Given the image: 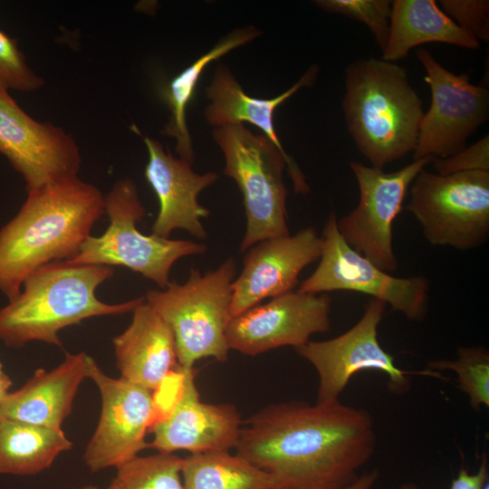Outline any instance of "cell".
Masks as SVG:
<instances>
[{
    "mask_svg": "<svg viewBox=\"0 0 489 489\" xmlns=\"http://www.w3.org/2000/svg\"><path fill=\"white\" fill-rule=\"evenodd\" d=\"M128 328L112 339L120 378L149 391L158 390L180 367L174 334L145 300L134 310Z\"/></svg>",
    "mask_w": 489,
    "mask_h": 489,
    "instance_id": "cell-20",
    "label": "cell"
},
{
    "mask_svg": "<svg viewBox=\"0 0 489 489\" xmlns=\"http://www.w3.org/2000/svg\"><path fill=\"white\" fill-rule=\"evenodd\" d=\"M428 243L475 249L489 237V171L440 176L421 170L407 206Z\"/></svg>",
    "mask_w": 489,
    "mask_h": 489,
    "instance_id": "cell-8",
    "label": "cell"
},
{
    "mask_svg": "<svg viewBox=\"0 0 489 489\" xmlns=\"http://www.w3.org/2000/svg\"><path fill=\"white\" fill-rule=\"evenodd\" d=\"M375 446L370 414L336 399L265 407L243 422L235 448L271 475L273 489H343Z\"/></svg>",
    "mask_w": 489,
    "mask_h": 489,
    "instance_id": "cell-1",
    "label": "cell"
},
{
    "mask_svg": "<svg viewBox=\"0 0 489 489\" xmlns=\"http://www.w3.org/2000/svg\"><path fill=\"white\" fill-rule=\"evenodd\" d=\"M242 424L235 406L200 401L195 369L181 368L176 397L151 426L154 437L149 447L168 454L228 451L237 445Z\"/></svg>",
    "mask_w": 489,
    "mask_h": 489,
    "instance_id": "cell-16",
    "label": "cell"
},
{
    "mask_svg": "<svg viewBox=\"0 0 489 489\" xmlns=\"http://www.w3.org/2000/svg\"><path fill=\"white\" fill-rule=\"evenodd\" d=\"M232 284V319L266 298L292 292L300 273L320 259L322 239L313 227L297 234L264 239L252 245Z\"/></svg>",
    "mask_w": 489,
    "mask_h": 489,
    "instance_id": "cell-17",
    "label": "cell"
},
{
    "mask_svg": "<svg viewBox=\"0 0 489 489\" xmlns=\"http://www.w3.org/2000/svg\"><path fill=\"white\" fill-rule=\"evenodd\" d=\"M260 34L261 32L253 25L232 31L208 52L158 88V95L170 111L168 121L161 133L175 139V149L179 158L190 165L194 163L193 144L187 124V109L194 98L197 85L206 67L232 50L250 43Z\"/></svg>",
    "mask_w": 489,
    "mask_h": 489,
    "instance_id": "cell-23",
    "label": "cell"
},
{
    "mask_svg": "<svg viewBox=\"0 0 489 489\" xmlns=\"http://www.w3.org/2000/svg\"><path fill=\"white\" fill-rule=\"evenodd\" d=\"M431 163L440 176L475 170L489 171V136L483 137L469 148L448 158H434Z\"/></svg>",
    "mask_w": 489,
    "mask_h": 489,
    "instance_id": "cell-31",
    "label": "cell"
},
{
    "mask_svg": "<svg viewBox=\"0 0 489 489\" xmlns=\"http://www.w3.org/2000/svg\"><path fill=\"white\" fill-rule=\"evenodd\" d=\"M428 43L455 45L469 50L480 42L458 26L434 0H394L389 34L381 59L397 62L409 51Z\"/></svg>",
    "mask_w": 489,
    "mask_h": 489,
    "instance_id": "cell-22",
    "label": "cell"
},
{
    "mask_svg": "<svg viewBox=\"0 0 489 489\" xmlns=\"http://www.w3.org/2000/svg\"><path fill=\"white\" fill-rule=\"evenodd\" d=\"M114 273L113 267L47 264L33 273L19 294L0 308V340L10 348L31 341L62 347V329L83 320L133 312L145 298L106 303L96 297L97 288Z\"/></svg>",
    "mask_w": 489,
    "mask_h": 489,
    "instance_id": "cell-3",
    "label": "cell"
},
{
    "mask_svg": "<svg viewBox=\"0 0 489 489\" xmlns=\"http://www.w3.org/2000/svg\"><path fill=\"white\" fill-rule=\"evenodd\" d=\"M331 298L289 292L233 318L226 329L229 350L255 356L273 349L298 348L314 333L331 330Z\"/></svg>",
    "mask_w": 489,
    "mask_h": 489,
    "instance_id": "cell-15",
    "label": "cell"
},
{
    "mask_svg": "<svg viewBox=\"0 0 489 489\" xmlns=\"http://www.w3.org/2000/svg\"><path fill=\"white\" fill-rule=\"evenodd\" d=\"M443 11L478 42L489 41L488 0H440Z\"/></svg>",
    "mask_w": 489,
    "mask_h": 489,
    "instance_id": "cell-30",
    "label": "cell"
},
{
    "mask_svg": "<svg viewBox=\"0 0 489 489\" xmlns=\"http://www.w3.org/2000/svg\"><path fill=\"white\" fill-rule=\"evenodd\" d=\"M12 386V379L4 371L0 370V406L4 402L5 398L10 392L9 389Z\"/></svg>",
    "mask_w": 489,
    "mask_h": 489,
    "instance_id": "cell-34",
    "label": "cell"
},
{
    "mask_svg": "<svg viewBox=\"0 0 489 489\" xmlns=\"http://www.w3.org/2000/svg\"><path fill=\"white\" fill-rule=\"evenodd\" d=\"M322 249L315 271L298 292L322 293L351 291L370 295L401 312L407 319L422 321L427 312L430 283L424 276L395 277L351 248L331 214L322 231Z\"/></svg>",
    "mask_w": 489,
    "mask_h": 489,
    "instance_id": "cell-9",
    "label": "cell"
},
{
    "mask_svg": "<svg viewBox=\"0 0 489 489\" xmlns=\"http://www.w3.org/2000/svg\"><path fill=\"white\" fill-rule=\"evenodd\" d=\"M182 462L172 453L137 455L116 468L107 489H184Z\"/></svg>",
    "mask_w": 489,
    "mask_h": 489,
    "instance_id": "cell-26",
    "label": "cell"
},
{
    "mask_svg": "<svg viewBox=\"0 0 489 489\" xmlns=\"http://www.w3.org/2000/svg\"><path fill=\"white\" fill-rule=\"evenodd\" d=\"M3 369V365L2 363L0 362V370Z\"/></svg>",
    "mask_w": 489,
    "mask_h": 489,
    "instance_id": "cell-36",
    "label": "cell"
},
{
    "mask_svg": "<svg viewBox=\"0 0 489 489\" xmlns=\"http://www.w3.org/2000/svg\"><path fill=\"white\" fill-rule=\"evenodd\" d=\"M103 213L101 191L78 177L27 192L0 229V292L11 301L36 270L72 258Z\"/></svg>",
    "mask_w": 489,
    "mask_h": 489,
    "instance_id": "cell-2",
    "label": "cell"
},
{
    "mask_svg": "<svg viewBox=\"0 0 489 489\" xmlns=\"http://www.w3.org/2000/svg\"><path fill=\"white\" fill-rule=\"evenodd\" d=\"M43 84V79L28 66L17 40L0 30V88L30 92Z\"/></svg>",
    "mask_w": 489,
    "mask_h": 489,
    "instance_id": "cell-29",
    "label": "cell"
},
{
    "mask_svg": "<svg viewBox=\"0 0 489 489\" xmlns=\"http://www.w3.org/2000/svg\"><path fill=\"white\" fill-rule=\"evenodd\" d=\"M142 139L149 155L145 177L159 202L152 234L169 238L174 230L183 229L196 238H205L206 232L201 219L210 212L198 203L197 196L218 176L215 172L197 174L192 165L173 157L159 141L149 136H142Z\"/></svg>",
    "mask_w": 489,
    "mask_h": 489,
    "instance_id": "cell-18",
    "label": "cell"
},
{
    "mask_svg": "<svg viewBox=\"0 0 489 489\" xmlns=\"http://www.w3.org/2000/svg\"><path fill=\"white\" fill-rule=\"evenodd\" d=\"M488 461L484 455L477 471L470 474L465 465H462L456 476L452 480L450 489H482L488 483ZM398 489H421L417 484L408 482L401 484Z\"/></svg>",
    "mask_w": 489,
    "mask_h": 489,
    "instance_id": "cell-32",
    "label": "cell"
},
{
    "mask_svg": "<svg viewBox=\"0 0 489 489\" xmlns=\"http://www.w3.org/2000/svg\"><path fill=\"white\" fill-rule=\"evenodd\" d=\"M212 135L225 156L224 174L235 181L244 198L246 231L240 252L264 239L290 235L283 170H288L296 193L310 191L298 165L289 162L268 138L254 134L244 123L216 128Z\"/></svg>",
    "mask_w": 489,
    "mask_h": 489,
    "instance_id": "cell-5",
    "label": "cell"
},
{
    "mask_svg": "<svg viewBox=\"0 0 489 489\" xmlns=\"http://www.w3.org/2000/svg\"><path fill=\"white\" fill-rule=\"evenodd\" d=\"M89 379L101 399L98 425L82 458L93 473L121 465L149 447L145 436L159 416L151 391L122 378L105 374L95 361Z\"/></svg>",
    "mask_w": 489,
    "mask_h": 489,
    "instance_id": "cell-13",
    "label": "cell"
},
{
    "mask_svg": "<svg viewBox=\"0 0 489 489\" xmlns=\"http://www.w3.org/2000/svg\"><path fill=\"white\" fill-rule=\"evenodd\" d=\"M430 370H452L457 375L458 388L469 398L475 411L489 406V353L483 347H459L455 360L428 362Z\"/></svg>",
    "mask_w": 489,
    "mask_h": 489,
    "instance_id": "cell-27",
    "label": "cell"
},
{
    "mask_svg": "<svg viewBox=\"0 0 489 489\" xmlns=\"http://www.w3.org/2000/svg\"><path fill=\"white\" fill-rule=\"evenodd\" d=\"M318 73L319 67L312 65L284 92L272 99H261L245 93L230 69L225 64L218 63L210 84L206 88V97L209 102L204 110V117L214 129L244 121L254 125L289 162L297 166L277 136L273 115L276 108L283 101L301 89L312 86Z\"/></svg>",
    "mask_w": 489,
    "mask_h": 489,
    "instance_id": "cell-21",
    "label": "cell"
},
{
    "mask_svg": "<svg viewBox=\"0 0 489 489\" xmlns=\"http://www.w3.org/2000/svg\"><path fill=\"white\" fill-rule=\"evenodd\" d=\"M235 272V264L229 258L205 274L191 269L185 283L170 282L165 289L147 292L145 301L174 334L182 369H194L195 362L203 358L226 361L229 348L225 333L232 320Z\"/></svg>",
    "mask_w": 489,
    "mask_h": 489,
    "instance_id": "cell-6",
    "label": "cell"
},
{
    "mask_svg": "<svg viewBox=\"0 0 489 489\" xmlns=\"http://www.w3.org/2000/svg\"><path fill=\"white\" fill-rule=\"evenodd\" d=\"M181 476L184 489H273L270 475L228 451L183 458Z\"/></svg>",
    "mask_w": 489,
    "mask_h": 489,
    "instance_id": "cell-25",
    "label": "cell"
},
{
    "mask_svg": "<svg viewBox=\"0 0 489 489\" xmlns=\"http://www.w3.org/2000/svg\"><path fill=\"white\" fill-rule=\"evenodd\" d=\"M0 153L22 175L27 192L78 177L82 157L62 128L40 122L0 88Z\"/></svg>",
    "mask_w": 489,
    "mask_h": 489,
    "instance_id": "cell-14",
    "label": "cell"
},
{
    "mask_svg": "<svg viewBox=\"0 0 489 489\" xmlns=\"http://www.w3.org/2000/svg\"><path fill=\"white\" fill-rule=\"evenodd\" d=\"M78 489H100V488L94 485H85Z\"/></svg>",
    "mask_w": 489,
    "mask_h": 489,
    "instance_id": "cell-35",
    "label": "cell"
},
{
    "mask_svg": "<svg viewBox=\"0 0 489 489\" xmlns=\"http://www.w3.org/2000/svg\"><path fill=\"white\" fill-rule=\"evenodd\" d=\"M342 109L348 131L371 167L383 169L414 150L423 103L397 62L376 58L350 62Z\"/></svg>",
    "mask_w": 489,
    "mask_h": 489,
    "instance_id": "cell-4",
    "label": "cell"
},
{
    "mask_svg": "<svg viewBox=\"0 0 489 489\" xmlns=\"http://www.w3.org/2000/svg\"><path fill=\"white\" fill-rule=\"evenodd\" d=\"M379 477V471L373 469L360 475L351 484L343 489H374Z\"/></svg>",
    "mask_w": 489,
    "mask_h": 489,
    "instance_id": "cell-33",
    "label": "cell"
},
{
    "mask_svg": "<svg viewBox=\"0 0 489 489\" xmlns=\"http://www.w3.org/2000/svg\"><path fill=\"white\" fill-rule=\"evenodd\" d=\"M431 104L423 114L413 160L445 158L466 148V140L489 118V91L470 82L467 73L455 74L440 64L429 51L418 48Z\"/></svg>",
    "mask_w": 489,
    "mask_h": 489,
    "instance_id": "cell-11",
    "label": "cell"
},
{
    "mask_svg": "<svg viewBox=\"0 0 489 489\" xmlns=\"http://www.w3.org/2000/svg\"><path fill=\"white\" fill-rule=\"evenodd\" d=\"M433 158L413 160L394 172L352 161L350 168L358 182V206L337 221L339 233L355 251L389 273L398 267L392 245V229L408 189Z\"/></svg>",
    "mask_w": 489,
    "mask_h": 489,
    "instance_id": "cell-12",
    "label": "cell"
},
{
    "mask_svg": "<svg viewBox=\"0 0 489 489\" xmlns=\"http://www.w3.org/2000/svg\"><path fill=\"white\" fill-rule=\"evenodd\" d=\"M72 446L62 428L0 415V474L37 475L48 469Z\"/></svg>",
    "mask_w": 489,
    "mask_h": 489,
    "instance_id": "cell-24",
    "label": "cell"
},
{
    "mask_svg": "<svg viewBox=\"0 0 489 489\" xmlns=\"http://www.w3.org/2000/svg\"><path fill=\"white\" fill-rule=\"evenodd\" d=\"M386 303L371 299L360 321L343 334L323 341L309 340L295 348L319 375L317 401L339 399L351 377L361 370H379L388 379V389L403 394L410 387L413 374L446 379L441 373L428 369L422 371L403 370L395 365L393 357L380 346L378 327L383 318Z\"/></svg>",
    "mask_w": 489,
    "mask_h": 489,
    "instance_id": "cell-10",
    "label": "cell"
},
{
    "mask_svg": "<svg viewBox=\"0 0 489 489\" xmlns=\"http://www.w3.org/2000/svg\"><path fill=\"white\" fill-rule=\"evenodd\" d=\"M95 361L84 351L66 353L63 361L54 369H38L20 388L8 393L0 406V415L62 428L72 412L79 388L89 379Z\"/></svg>",
    "mask_w": 489,
    "mask_h": 489,
    "instance_id": "cell-19",
    "label": "cell"
},
{
    "mask_svg": "<svg viewBox=\"0 0 489 489\" xmlns=\"http://www.w3.org/2000/svg\"><path fill=\"white\" fill-rule=\"evenodd\" d=\"M103 207L110 219L107 230L100 236L91 235L68 263L123 266L165 289L170 283V270L178 259L206 250V245L193 241L140 233L137 223L146 211L130 178L119 179L103 195Z\"/></svg>",
    "mask_w": 489,
    "mask_h": 489,
    "instance_id": "cell-7",
    "label": "cell"
},
{
    "mask_svg": "<svg viewBox=\"0 0 489 489\" xmlns=\"http://www.w3.org/2000/svg\"><path fill=\"white\" fill-rule=\"evenodd\" d=\"M312 3L327 13L342 14L363 23L374 36L381 52L388 34L392 1L390 0H315Z\"/></svg>",
    "mask_w": 489,
    "mask_h": 489,
    "instance_id": "cell-28",
    "label": "cell"
}]
</instances>
